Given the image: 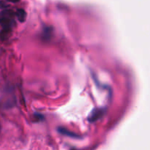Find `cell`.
Returning a JSON list of instances; mask_svg holds the SVG:
<instances>
[{"instance_id": "obj_1", "label": "cell", "mask_w": 150, "mask_h": 150, "mask_svg": "<svg viewBox=\"0 0 150 150\" xmlns=\"http://www.w3.org/2000/svg\"><path fill=\"white\" fill-rule=\"evenodd\" d=\"M15 23L16 13L13 10L6 9L0 12V26L2 29L0 32V39L1 40H4L8 38Z\"/></svg>"}, {"instance_id": "obj_2", "label": "cell", "mask_w": 150, "mask_h": 150, "mask_svg": "<svg viewBox=\"0 0 150 150\" xmlns=\"http://www.w3.org/2000/svg\"><path fill=\"white\" fill-rule=\"evenodd\" d=\"M105 112V108H97L92 110L91 111L90 114L88 117V120L89 122H95L99 120L104 115Z\"/></svg>"}, {"instance_id": "obj_3", "label": "cell", "mask_w": 150, "mask_h": 150, "mask_svg": "<svg viewBox=\"0 0 150 150\" xmlns=\"http://www.w3.org/2000/svg\"><path fill=\"white\" fill-rule=\"evenodd\" d=\"M57 130H58V132L60 134L68 136L70 138H73V139H80L81 138V136L79 135L76 134V133H73V132L70 131V130H68L66 128H64V127H58Z\"/></svg>"}, {"instance_id": "obj_4", "label": "cell", "mask_w": 150, "mask_h": 150, "mask_svg": "<svg viewBox=\"0 0 150 150\" xmlns=\"http://www.w3.org/2000/svg\"><path fill=\"white\" fill-rule=\"evenodd\" d=\"M15 13H16V18L20 22L23 23L26 21V13L23 9H18L16 12H15Z\"/></svg>"}, {"instance_id": "obj_5", "label": "cell", "mask_w": 150, "mask_h": 150, "mask_svg": "<svg viewBox=\"0 0 150 150\" xmlns=\"http://www.w3.org/2000/svg\"><path fill=\"white\" fill-rule=\"evenodd\" d=\"M35 117L38 119V121H41V120H43L44 119L43 116L40 114H35Z\"/></svg>"}, {"instance_id": "obj_6", "label": "cell", "mask_w": 150, "mask_h": 150, "mask_svg": "<svg viewBox=\"0 0 150 150\" xmlns=\"http://www.w3.org/2000/svg\"><path fill=\"white\" fill-rule=\"evenodd\" d=\"M9 5L6 4V2L4 1H0V9L4 8V7H7Z\"/></svg>"}, {"instance_id": "obj_7", "label": "cell", "mask_w": 150, "mask_h": 150, "mask_svg": "<svg viewBox=\"0 0 150 150\" xmlns=\"http://www.w3.org/2000/svg\"><path fill=\"white\" fill-rule=\"evenodd\" d=\"M71 150H76V149H71Z\"/></svg>"}]
</instances>
